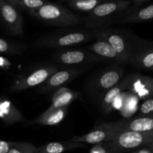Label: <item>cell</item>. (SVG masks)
<instances>
[{"label": "cell", "instance_id": "obj_25", "mask_svg": "<svg viewBox=\"0 0 153 153\" xmlns=\"http://www.w3.org/2000/svg\"><path fill=\"white\" fill-rule=\"evenodd\" d=\"M49 2L47 0H13L11 4L19 9H22L29 13Z\"/></svg>", "mask_w": 153, "mask_h": 153}, {"label": "cell", "instance_id": "obj_34", "mask_svg": "<svg viewBox=\"0 0 153 153\" xmlns=\"http://www.w3.org/2000/svg\"><path fill=\"white\" fill-rule=\"evenodd\" d=\"M149 146H150V147H151V148H152V150H153V145H152V144H150V145H149Z\"/></svg>", "mask_w": 153, "mask_h": 153}, {"label": "cell", "instance_id": "obj_7", "mask_svg": "<svg viewBox=\"0 0 153 153\" xmlns=\"http://www.w3.org/2000/svg\"><path fill=\"white\" fill-rule=\"evenodd\" d=\"M52 59L61 65L73 67L97 63L101 58L85 48L57 50L52 54Z\"/></svg>", "mask_w": 153, "mask_h": 153}, {"label": "cell", "instance_id": "obj_20", "mask_svg": "<svg viewBox=\"0 0 153 153\" xmlns=\"http://www.w3.org/2000/svg\"><path fill=\"white\" fill-rule=\"evenodd\" d=\"M123 130L125 131L151 132L153 131V117H138L129 120H120Z\"/></svg>", "mask_w": 153, "mask_h": 153}, {"label": "cell", "instance_id": "obj_16", "mask_svg": "<svg viewBox=\"0 0 153 153\" xmlns=\"http://www.w3.org/2000/svg\"><path fill=\"white\" fill-rule=\"evenodd\" d=\"M97 39V41L87 46L86 49L97 55L101 59L104 58L107 61H114L120 64H123L120 55L110 43L103 39Z\"/></svg>", "mask_w": 153, "mask_h": 153}, {"label": "cell", "instance_id": "obj_32", "mask_svg": "<svg viewBox=\"0 0 153 153\" xmlns=\"http://www.w3.org/2000/svg\"><path fill=\"white\" fill-rule=\"evenodd\" d=\"M0 1H8V2L12 3L13 0H0Z\"/></svg>", "mask_w": 153, "mask_h": 153}, {"label": "cell", "instance_id": "obj_2", "mask_svg": "<svg viewBox=\"0 0 153 153\" xmlns=\"http://www.w3.org/2000/svg\"><path fill=\"white\" fill-rule=\"evenodd\" d=\"M94 31L66 29L48 33L32 43L35 49L69 47L89 41L94 37Z\"/></svg>", "mask_w": 153, "mask_h": 153}, {"label": "cell", "instance_id": "obj_21", "mask_svg": "<svg viewBox=\"0 0 153 153\" xmlns=\"http://www.w3.org/2000/svg\"><path fill=\"white\" fill-rule=\"evenodd\" d=\"M117 100L120 101L117 109L124 117L128 118L137 111L140 100L135 95L126 91V92H124Z\"/></svg>", "mask_w": 153, "mask_h": 153}, {"label": "cell", "instance_id": "obj_11", "mask_svg": "<svg viewBox=\"0 0 153 153\" xmlns=\"http://www.w3.org/2000/svg\"><path fill=\"white\" fill-rule=\"evenodd\" d=\"M85 69L82 67H70L65 70H58L52 75L44 83L38 87V91L40 93L56 91L72 82Z\"/></svg>", "mask_w": 153, "mask_h": 153}, {"label": "cell", "instance_id": "obj_13", "mask_svg": "<svg viewBox=\"0 0 153 153\" xmlns=\"http://www.w3.org/2000/svg\"><path fill=\"white\" fill-rule=\"evenodd\" d=\"M0 120L7 126L26 121L16 105L4 97H0Z\"/></svg>", "mask_w": 153, "mask_h": 153}, {"label": "cell", "instance_id": "obj_12", "mask_svg": "<svg viewBox=\"0 0 153 153\" xmlns=\"http://www.w3.org/2000/svg\"><path fill=\"white\" fill-rule=\"evenodd\" d=\"M127 91L135 95L140 100H148L153 97V78L140 73L130 74Z\"/></svg>", "mask_w": 153, "mask_h": 153}, {"label": "cell", "instance_id": "obj_1", "mask_svg": "<svg viewBox=\"0 0 153 153\" xmlns=\"http://www.w3.org/2000/svg\"><path fill=\"white\" fill-rule=\"evenodd\" d=\"M94 31L96 38L103 39L113 46L123 64L128 63L134 52L152 43L141 39L126 28H105Z\"/></svg>", "mask_w": 153, "mask_h": 153}, {"label": "cell", "instance_id": "obj_5", "mask_svg": "<svg viewBox=\"0 0 153 153\" xmlns=\"http://www.w3.org/2000/svg\"><path fill=\"white\" fill-rule=\"evenodd\" d=\"M153 143V131H120L111 141L108 142L110 153H121L148 146Z\"/></svg>", "mask_w": 153, "mask_h": 153}, {"label": "cell", "instance_id": "obj_30", "mask_svg": "<svg viewBox=\"0 0 153 153\" xmlns=\"http://www.w3.org/2000/svg\"><path fill=\"white\" fill-rule=\"evenodd\" d=\"M130 153H153V150L150 146H145V147L140 148V149L133 151V152Z\"/></svg>", "mask_w": 153, "mask_h": 153}, {"label": "cell", "instance_id": "obj_33", "mask_svg": "<svg viewBox=\"0 0 153 153\" xmlns=\"http://www.w3.org/2000/svg\"><path fill=\"white\" fill-rule=\"evenodd\" d=\"M123 1V0H102V1Z\"/></svg>", "mask_w": 153, "mask_h": 153}, {"label": "cell", "instance_id": "obj_18", "mask_svg": "<svg viewBox=\"0 0 153 153\" xmlns=\"http://www.w3.org/2000/svg\"><path fill=\"white\" fill-rule=\"evenodd\" d=\"M79 94L66 87L57 90L52 97V103L46 111H52L53 110L68 107L79 97Z\"/></svg>", "mask_w": 153, "mask_h": 153}, {"label": "cell", "instance_id": "obj_3", "mask_svg": "<svg viewBox=\"0 0 153 153\" xmlns=\"http://www.w3.org/2000/svg\"><path fill=\"white\" fill-rule=\"evenodd\" d=\"M131 3V0L103 1L87 16L85 25L94 30L108 28L116 18L128 10Z\"/></svg>", "mask_w": 153, "mask_h": 153}, {"label": "cell", "instance_id": "obj_19", "mask_svg": "<svg viewBox=\"0 0 153 153\" xmlns=\"http://www.w3.org/2000/svg\"><path fill=\"white\" fill-rule=\"evenodd\" d=\"M124 14L118 19L121 23H138L153 19V4L146 7L136 8L124 12Z\"/></svg>", "mask_w": 153, "mask_h": 153}, {"label": "cell", "instance_id": "obj_35", "mask_svg": "<svg viewBox=\"0 0 153 153\" xmlns=\"http://www.w3.org/2000/svg\"><path fill=\"white\" fill-rule=\"evenodd\" d=\"M151 144H152V145H153V143H151Z\"/></svg>", "mask_w": 153, "mask_h": 153}, {"label": "cell", "instance_id": "obj_27", "mask_svg": "<svg viewBox=\"0 0 153 153\" xmlns=\"http://www.w3.org/2000/svg\"><path fill=\"white\" fill-rule=\"evenodd\" d=\"M139 117H153V97L143 101L139 108Z\"/></svg>", "mask_w": 153, "mask_h": 153}, {"label": "cell", "instance_id": "obj_23", "mask_svg": "<svg viewBox=\"0 0 153 153\" xmlns=\"http://www.w3.org/2000/svg\"><path fill=\"white\" fill-rule=\"evenodd\" d=\"M27 46L24 43L13 40H6L0 37V53L7 55H21Z\"/></svg>", "mask_w": 153, "mask_h": 153}, {"label": "cell", "instance_id": "obj_14", "mask_svg": "<svg viewBox=\"0 0 153 153\" xmlns=\"http://www.w3.org/2000/svg\"><path fill=\"white\" fill-rule=\"evenodd\" d=\"M130 79V74L127 75L122 79L114 88L109 90L102 97L101 108L105 114H109L114 108V104L115 101L127 91L128 82Z\"/></svg>", "mask_w": 153, "mask_h": 153}, {"label": "cell", "instance_id": "obj_29", "mask_svg": "<svg viewBox=\"0 0 153 153\" xmlns=\"http://www.w3.org/2000/svg\"><path fill=\"white\" fill-rule=\"evenodd\" d=\"M15 142L0 140V153H8Z\"/></svg>", "mask_w": 153, "mask_h": 153}, {"label": "cell", "instance_id": "obj_26", "mask_svg": "<svg viewBox=\"0 0 153 153\" xmlns=\"http://www.w3.org/2000/svg\"><path fill=\"white\" fill-rule=\"evenodd\" d=\"M8 153H37V147L29 142H15Z\"/></svg>", "mask_w": 153, "mask_h": 153}, {"label": "cell", "instance_id": "obj_31", "mask_svg": "<svg viewBox=\"0 0 153 153\" xmlns=\"http://www.w3.org/2000/svg\"><path fill=\"white\" fill-rule=\"evenodd\" d=\"M131 1H132L133 3L136 4H141L143 3L146 2V1H149V0H131Z\"/></svg>", "mask_w": 153, "mask_h": 153}, {"label": "cell", "instance_id": "obj_28", "mask_svg": "<svg viewBox=\"0 0 153 153\" xmlns=\"http://www.w3.org/2000/svg\"><path fill=\"white\" fill-rule=\"evenodd\" d=\"M91 153H110L109 147L107 143H102V144L95 145L91 149Z\"/></svg>", "mask_w": 153, "mask_h": 153}, {"label": "cell", "instance_id": "obj_17", "mask_svg": "<svg viewBox=\"0 0 153 153\" xmlns=\"http://www.w3.org/2000/svg\"><path fill=\"white\" fill-rule=\"evenodd\" d=\"M68 113V107L53 110L52 111H46L37 117L32 120L28 121L26 125H40L47 126H58L65 119Z\"/></svg>", "mask_w": 153, "mask_h": 153}, {"label": "cell", "instance_id": "obj_15", "mask_svg": "<svg viewBox=\"0 0 153 153\" xmlns=\"http://www.w3.org/2000/svg\"><path fill=\"white\" fill-rule=\"evenodd\" d=\"M128 63L138 70H153V42L134 52Z\"/></svg>", "mask_w": 153, "mask_h": 153}, {"label": "cell", "instance_id": "obj_4", "mask_svg": "<svg viewBox=\"0 0 153 153\" xmlns=\"http://www.w3.org/2000/svg\"><path fill=\"white\" fill-rule=\"evenodd\" d=\"M28 13L35 19L52 26L67 28L82 23L80 17L71 10L50 1Z\"/></svg>", "mask_w": 153, "mask_h": 153}, {"label": "cell", "instance_id": "obj_6", "mask_svg": "<svg viewBox=\"0 0 153 153\" xmlns=\"http://www.w3.org/2000/svg\"><path fill=\"white\" fill-rule=\"evenodd\" d=\"M123 131L119 121L107 123H101L87 134L76 136L70 139V141L88 144H102L111 141L120 131Z\"/></svg>", "mask_w": 153, "mask_h": 153}, {"label": "cell", "instance_id": "obj_9", "mask_svg": "<svg viewBox=\"0 0 153 153\" xmlns=\"http://www.w3.org/2000/svg\"><path fill=\"white\" fill-rule=\"evenodd\" d=\"M0 22L11 35L23 34V17L19 8L8 1H0Z\"/></svg>", "mask_w": 153, "mask_h": 153}, {"label": "cell", "instance_id": "obj_22", "mask_svg": "<svg viewBox=\"0 0 153 153\" xmlns=\"http://www.w3.org/2000/svg\"><path fill=\"white\" fill-rule=\"evenodd\" d=\"M85 146V143H75L70 140L65 142H50L37 147V153H64L71 149Z\"/></svg>", "mask_w": 153, "mask_h": 153}, {"label": "cell", "instance_id": "obj_8", "mask_svg": "<svg viewBox=\"0 0 153 153\" xmlns=\"http://www.w3.org/2000/svg\"><path fill=\"white\" fill-rule=\"evenodd\" d=\"M57 71H58L57 66H42L28 73V75L15 80L10 87V91L11 92H19L34 87H39Z\"/></svg>", "mask_w": 153, "mask_h": 153}, {"label": "cell", "instance_id": "obj_24", "mask_svg": "<svg viewBox=\"0 0 153 153\" xmlns=\"http://www.w3.org/2000/svg\"><path fill=\"white\" fill-rule=\"evenodd\" d=\"M102 2V0H70L68 4L74 10L90 13Z\"/></svg>", "mask_w": 153, "mask_h": 153}, {"label": "cell", "instance_id": "obj_10", "mask_svg": "<svg viewBox=\"0 0 153 153\" xmlns=\"http://www.w3.org/2000/svg\"><path fill=\"white\" fill-rule=\"evenodd\" d=\"M124 70L120 67H111L98 73L90 83V88L102 97L107 91L117 85L123 78Z\"/></svg>", "mask_w": 153, "mask_h": 153}]
</instances>
